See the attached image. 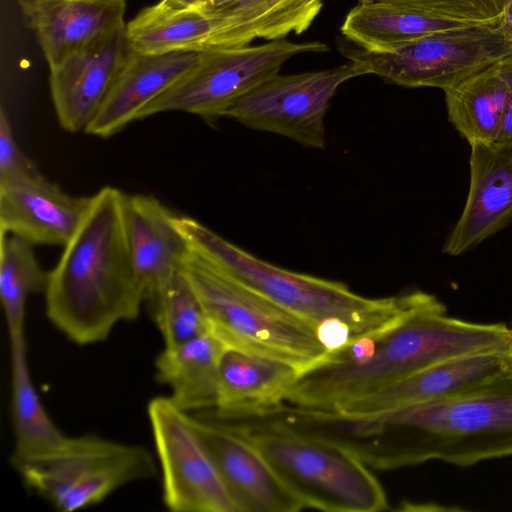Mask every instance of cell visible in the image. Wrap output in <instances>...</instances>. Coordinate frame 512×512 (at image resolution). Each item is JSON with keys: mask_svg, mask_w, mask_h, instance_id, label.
<instances>
[{"mask_svg": "<svg viewBox=\"0 0 512 512\" xmlns=\"http://www.w3.org/2000/svg\"><path fill=\"white\" fill-rule=\"evenodd\" d=\"M501 64L508 83L509 93L497 141L512 142V55L501 60Z\"/></svg>", "mask_w": 512, "mask_h": 512, "instance_id": "obj_31", "label": "cell"}, {"mask_svg": "<svg viewBox=\"0 0 512 512\" xmlns=\"http://www.w3.org/2000/svg\"><path fill=\"white\" fill-rule=\"evenodd\" d=\"M173 222L191 250L232 279L314 327L325 320L338 319L351 328L355 338L381 329L436 298L423 291L367 298L344 283L265 262L191 217L175 214Z\"/></svg>", "mask_w": 512, "mask_h": 512, "instance_id": "obj_4", "label": "cell"}, {"mask_svg": "<svg viewBox=\"0 0 512 512\" xmlns=\"http://www.w3.org/2000/svg\"><path fill=\"white\" fill-rule=\"evenodd\" d=\"M193 417L239 512H296L304 508L244 438L215 420Z\"/></svg>", "mask_w": 512, "mask_h": 512, "instance_id": "obj_15", "label": "cell"}, {"mask_svg": "<svg viewBox=\"0 0 512 512\" xmlns=\"http://www.w3.org/2000/svg\"><path fill=\"white\" fill-rule=\"evenodd\" d=\"M444 93L448 119L470 145L498 140L509 93L501 61Z\"/></svg>", "mask_w": 512, "mask_h": 512, "instance_id": "obj_24", "label": "cell"}, {"mask_svg": "<svg viewBox=\"0 0 512 512\" xmlns=\"http://www.w3.org/2000/svg\"><path fill=\"white\" fill-rule=\"evenodd\" d=\"M469 26L439 19L406 6L362 1L352 8L342 34L368 52H387L435 32Z\"/></svg>", "mask_w": 512, "mask_h": 512, "instance_id": "obj_23", "label": "cell"}, {"mask_svg": "<svg viewBox=\"0 0 512 512\" xmlns=\"http://www.w3.org/2000/svg\"><path fill=\"white\" fill-rule=\"evenodd\" d=\"M17 1L49 68L125 25V0Z\"/></svg>", "mask_w": 512, "mask_h": 512, "instance_id": "obj_16", "label": "cell"}, {"mask_svg": "<svg viewBox=\"0 0 512 512\" xmlns=\"http://www.w3.org/2000/svg\"><path fill=\"white\" fill-rule=\"evenodd\" d=\"M215 421L244 438L304 508L329 512L389 508L385 491L369 467L345 449L285 431Z\"/></svg>", "mask_w": 512, "mask_h": 512, "instance_id": "obj_6", "label": "cell"}, {"mask_svg": "<svg viewBox=\"0 0 512 512\" xmlns=\"http://www.w3.org/2000/svg\"><path fill=\"white\" fill-rule=\"evenodd\" d=\"M335 444L379 470L440 460L469 466L512 455V360L449 396L370 413H341Z\"/></svg>", "mask_w": 512, "mask_h": 512, "instance_id": "obj_1", "label": "cell"}, {"mask_svg": "<svg viewBox=\"0 0 512 512\" xmlns=\"http://www.w3.org/2000/svg\"><path fill=\"white\" fill-rule=\"evenodd\" d=\"M207 0H161L160 2L167 7L175 9H184L190 7H200Z\"/></svg>", "mask_w": 512, "mask_h": 512, "instance_id": "obj_33", "label": "cell"}, {"mask_svg": "<svg viewBox=\"0 0 512 512\" xmlns=\"http://www.w3.org/2000/svg\"><path fill=\"white\" fill-rule=\"evenodd\" d=\"M149 302L164 346L176 345L208 332L202 306L179 270Z\"/></svg>", "mask_w": 512, "mask_h": 512, "instance_id": "obj_27", "label": "cell"}, {"mask_svg": "<svg viewBox=\"0 0 512 512\" xmlns=\"http://www.w3.org/2000/svg\"><path fill=\"white\" fill-rule=\"evenodd\" d=\"M225 345L210 332L188 341L164 346L155 359L157 381L170 389L168 396L180 409L216 407L219 370Z\"/></svg>", "mask_w": 512, "mask_h": 512, "instance_id": "obj_21", "label": "cell"}, {"mask_svg": "<svg viewBox=\"0 0 512 512\" xmlns=\"http://www.w3.org/2000/svg\"><path fill=\"white\" fill-rule=\"evenodd\" d=\"M47 273L40 267L32 244L0 232V299L8 337L25 335L28 297L45 290Z\"/></svg>", "mask_w": 512, "mask_h": 512, "instance_id": "obj_26", "label": "cell"}, {"mask_svg": "<svg viewBox=\"0 0 512 512\" xmlns=\"http://www.w3.org/2000/svg\"><path fill=\"white\" fill-rule=\"evenodd\" d=\"M315 332L327 352L344 347L353 338L351 328L338 319H329L317 324Z\"/></svg>", "mask_w": 512, "mask_h": 512, "instance_id": "obj_30", "label": "cell"}, {"mask_svg": "<svg viewBox=\"0 0 512 512\" xmlns=\"http://www.w3.org/2000/svg\"><path fill=\"white\" fill-rule=\"evenodd\" d=\"M124 224L132 266L145 300H152L179 270L189 246L174 213L149 195H124Z\"/></svg>", "mask_w": 512, "mask_h": 512, "instance_id": "obj_18", "label": "cell"}, {"mask_svg": "<svg viewBox=\"0 0 512 512\" xmlns=\"http://www.w3.org/2000/svg\"><path fill=\"white\" fill-rule=\"evenodd\" d=\"M350 61L404 87L446 91L512 55L500 22L435 32L387 52L347 50Z\"/></svg>", "mask_w": 512, "mask_h": 512, "instance_id": "obj_8", "label": "cell"}, {"mask_svg": "<svg viewBox=\"0 0 512 512\" xmlns=\"http://www.w3.org/2000/svg\"><path fill=\"white\" fill-rule=\"evenodd\" d=\"M511 360L510 352H487L442 361L373 394L348 402L337 411L370 413L441 399L494 374Z\"/></svg>", "mask_w": 512, "mask_h": 512, "instance_id": "obj_19", "label": "cell"}, {"mask_svg": "<svg viewBox=\"0 0 512 512\" xmlns=\"http://www.w3.org/2000/svg\"><path fill=\"white\" fill-rule=\"evenodd\" d=\"M384 1L467 25L493 24L501 21L510 0H358Z\"/></svg>", "mask_w": 512, "mask_h": 512, "instance_id": "obj_28", "label": "cell"}, {"mask_svg": "<svg viewBox=\"0 0 512 512\" xmlns=\"http://www.w3.org/2000/svg\"><path fill=\"white\" fill-rule=\"evenodd\" d=\"M36 165L18 147L3 108L0 111V180L37 174Z\"/></svg>", "mask_w": 512, "mask_h": 512, "instance_id": "obj_29", "label": "cell"}, {"mask_svg": "<svg viewBox=\"0 0 512 512\" xmlns=\"http://www.w3.org/2000/svg\"><path fill=\"white\" fill-rule=\"evenodd\" d=\"M510 329H511V333H512V325H511Z\"/></svg>", "mask_w": 512, "mask_h": 512, "instance_id": "obj_34", "label": "cell"}, {"mask_svg": "<svg viewBox=\"0 0 512 512\" xmlns=\"http://www.w3.org/2000/svg\"><path fill=\"white\" fill-rule=\"evenodd\" d=\"M124 195L105 186L90 196L83 220L47 273V318L78 345L105 341L118 323L138 317L145 300L129 253Z\"/></svg>", "mask_w": 512, "mask_h": 512, "instance_id": "obj_3", "label": "cell"}, {"mask_svg": "<svg viewBox=\"0 0 512 512\" xmlns=\"http://www.w3.org/2000/svg\"><path fill=\"white\" fill-rule=\"evenodd\" d=\"M90 197H75L40 172L0 180V232L32 245L65 246L79 227Z\"/></svg>", "mask_w": 512, "mask_h": 512, "instance_id": "obj_14", "label": "cell"}, {"mask_svg": "<svg viewBox=\"0 0 512 512\" xmlns=\"http://www.w3.org/2000/svg\"><path fill=\"white\" fill-rule=\"evenodd\" d=\"M11 463L27 487L61 512L98 504L122 486L157 472L145 447L94 434L65 436L45 450L13 453Z\"/></svg>", "mask_w": 512, "mask_h": 512, "instance_id": "obj_7", "label": "cell"}, {"mask_svg": "<svg viewBox=\"0 0 512 512\" xmlns=\"http://www.w3.org/2000/svg\"><path fill=\"white\" fill-rule=\"evenodd\" d=\"M147 415L162 475V499L173 512H239L199 434L194 417L169 397L152 398Z\"/></svg>", "mask_w": 512, "mask_h": 512, "instance_id": "obj_11", "label": "cell"}, {"mask_svg": "<svg viewBox=\"0 0 512 512\" xmlns=\"http://www.w3.org/2000/svg\"><path fill=\"white\" fill-rule=\"evenodd\" d=\"M179 271L202 306L208 332L226 348L280 360L299 372L327 353L312 324L240 284L190 248Z\"/></svg>", "mask_w": 512, "mask_h": 512, "instance_id": "obj_5", "label": "cell"}, {"mask_svg": "<svg viewBox=\"0 0 512 512\" xmlns=\"http://www.w3.org/2000/svg\"><path fill=\"white\" fill-rule=\"evenodd\" d=\"M322 7V0H207L200 6L224 19L231 48L248 46L256 38L300 35Z\"/></svg>", "mask_w": 512, "mask_h": 512, "instance_id": "obj_22", "label": "cell"}, {"mask_svg": "<svg viewBox=\"0 0 512 512\" xmlns=\"http://www.w3.org/2000/svg\"><path fill=\"white\" fill-rule=\"evenodd\" d=\"M11 407L15 431L13 453L48 449L66 436L45 410L30 373L25 335L9 338Z\"/></svg>", "mask_w": 512, "mask_h": 512, "instance_id": "obj_25", "label": "cell"}, {"mask_svg": "<svg viewBox=\"0 0 512 512\" xmlns=\"http://www.w3.org/2000/svg\"><path fill=\"white\" fill-rule=\"evenodd\" d=\"M365 74H369L367 68L353 61L318 71L278 73L238 100L225 116L248 128L321 149L331 99L341 84Z\"/></svg>", "mask_w": 512, "mask_h": 512, "instance_id": "obj_10", "label": "cell"}, {"mask_svg": "<svg viewBox=\"0 0 512 512\" xmlns=\"http://www.w3.org/2000/svg\"><path fill=\"white\" fill-rule=\"evenodd\" d=\"M328 50L319 41L294 43L282 38L257 46L203 52L199 64L149 103L138 120L169 111L206 119L225 116L243 96L278 74L293 56Z\"/></svg>", "mask_w": 512, "mask_h": 512, "instance_id": "obj_9", "label": "cell"}, {"mask_svg": "<svg viewBox=\"0 0 512 512\" xmlns=\"http://www.w3.org/2000/svg\"><path fill=\"white\" fill-rule=\"evenodd\" d=\"M487 352L512 353L503 323H474L447 315L440 300L374 332L353 338L300 371L283 402L338 410L436 363Z\"/></svg>", "mask_w": 512, "mask_h": 512, "instance_id": "obj_2", "label": "cell"}, {"mask_svg": "<svg viewBox=\"0 0 512 512\" xmlns=\"http://www.w3.org/2000/svg\"><path fill=\"white\" fill-rule=\"evenodd\" d=\"M133 49L126 24L50 68V91L60 126L85 131L98 113Z\"/></svg>", "mask_w": 512, "mask_h": 512, "instance_id": "obj_12", "label": "cell"}, {"mask_svg": "<svg viewBox=\"0 0 512 512\" xmlns=\"http://www.w3.org/2000/svg\"><path fill=\"white\" fill-rule=\"evenodd\" d=\"M203 52L132 51L98 113L86 127L89 135L108 138L121 131L163 92L190 73Z\"/></svg>", "mask_w": 512, "mask_h": 512, "instance_id": "obj_17", "label": "cell"}, {"mask_svg": "<svg viewBox=\"0 0 512 512\" xmlns=\"http://www.w3.org/2000/svg\"><path fill=\"white\" fill-rule=\"evenodd\" d=\"M470 147L467 200L442 249L450 256L468 252L512 222V142Z\"/></svg>", "mask_w": 512, "mask_h": 512, "instance_id": "obj_13", "label": "cell"}, {"mask_svg": "<svg viewBox=\"0 0 512 512\" xmlns=\"http://www.w3.org/2000/svg\"><path fill=\"white\" fill-rule=\"evenodd\" d=\"M298 372L283 361L226 348L220 362L216 407L202 416L232 418L279 404Z\"/></svg>", "mask_w": 512, "mask_h": 512, "instance_id": "obj_20", "label": "cell"}, {"mask_svg": "<svg viewBox=\"0 0 512 512\" xmlns=\"http://www.w3.org/2000/svg\"><path fill=\"white\" fill-rule=\"evenodd\" d=\"M500 27L505 37L512 43V0H510L502 15Z\"/></svg>", "mask_w": 512, "mask_h": 512, "instance_id": "obj_32", "label": "cell"}]
</instances>
